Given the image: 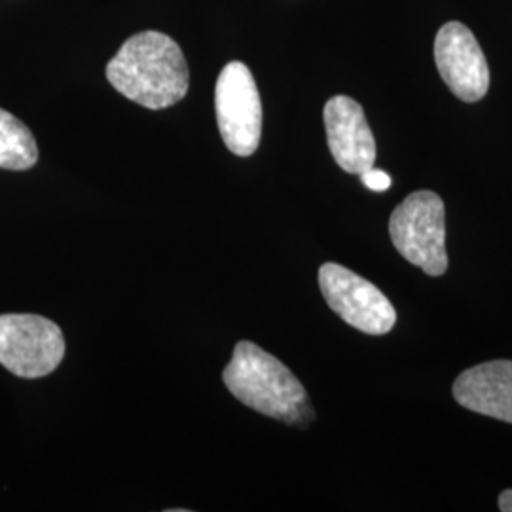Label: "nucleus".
I'll list each match as a JSON object with an SVG mask.
<instances>
[{
	"mask_svg": "<svg viewBox=\"0 0 512 512\" xmlns=\"http://www.w3.org/2000/svg\"><path fill=\"white\" fill-rule=\"evenodd\" d=\"M107 78L116 92L150 110L173 107L184 99L190 86L181 46L158 31L128 38L110 59Z\"/></svg>",
	"mask_w": 512,
	"mask_h": 512,
	"instance_id": "f257e3e1",
	"label": "nucleus"
},
{
	"mask_svg": "<svg viewBox=\"0 0 512 512\" xmlns=\"http://www.w3.org/2000/svg\"><path fill=\"white\" fill-rule=\"evenodd\" d=\"M222 380L239 403L268 418L302 427L313 420L304 385L279 359L253 342L243 340L236 344Z\"/></svg>",
	"mask_w": 512,
	"mask_h": 512,
	"instance_id": "f03ea898",
	"label": "nucleus"
},
{
	"mask_svg": "<svg viewBox=\"0 0 512 512\" xmlns=\"http://www.w3.org/2000/svg\"><path fill=\"white\" fill-rule=\"evenodd\" d=\"M389 236L397 251L425 274L439 277L446 272V209L439 194H410L391 213Z\"/></svg>",
	"mask_w": 512,
	"mask_h": 512,
	"instance_id": "7ed1b4c3",
	"label": "nucleus"
},
{
	"mask_svg": "<svg viewBox=\"0 0 512 512\" xmlns=\"http://www.w3.org/2000/svg\"><path fill=\"white\" fill-rule=\"evenodd\" d=\"M65 357V338L54 321L35 313L0 315V365L19 378L52 374Z\"/></svg>",
	"mask_w": 512,
	"mask_h": 512,
	"instance_id": "20e7f679",
	"label": "nucleus"
},
{
	"mask_svg": "<svg viewBox=\"0 0 512 512\" xmlns=\"http://www.w3.org/2000/svg\"><path fill=\"white\" fill-rule=\"evenodd\" d=\"M215 109L228 150L241 158L253 156L262 135V103L255 78L241 61H232L220 71Z\"/></svg>",
	"mask_w": 512,
	"mask_h": 512,
	"instance_id": "39448f33",
	"label": "nucleus"
},
{
	"mask_svg": "<svg viewBox=\"0 0 512 512\" xmlns=\"http://www.w3.org/2000/svg\"><path fill=\"white\" fill-rule=\"evenodd\" d=\"M319 287L330 310L353 329L382 336L397 323V313L387 296L365 277L340 264L327 262L319 268Z\"/></svg>",
	"mask_w": 512,
	"mask_h": 512,
	"instance_id": "423d86ee",
	"label": "nucleus"
},
{
	"mask_svg": "<svg viewBox=\"0 0 512 512\" xmlns=\"http://www.w3.org/2000/svg\"><path fill=\"white\" fill-rule=\"evenodd\" d=\"M435 61L442 80L465 103L480 101L490 88V69L473 31L459 21L440 27Z\"/></svg>",
	"mask_w": 512,
	"mask_h": 512,
	"instance_id": "0eeeda50",
	"label": "nucleus"
},
{
	"mask_svg": "<svg viewBox=\"0 0 512 512\" xmlns=\"http://www.w3.org/2000/svg\"><path fill=\"white\" fill-rule=\"evenodd\" d=\"M325 129L330 152L346 173L361 175L376 162V141L366 122L365 110L348 95H336L327 101Z\"/></svg>",
	"mask_w": 512,
	"mask_h": 512,
	"instance_id": "6e6552de",
	"label": "nucleus"
},
{
	"mask_svg": "<svg viewBox=\"0 0 512 512\" xmlns=\"http://www.w3.org/2000/svg\"><path fill=\"white\" fill-rule=\"evenodd\" d=\"M463 408L512 423V361H490L467 368L454 384Z\"/></svg>",
	"mask_w": 512,
	"mask_h": 512,
	"instance_id": "1a4fd4ad",
	"label": "nucleus"
},
{
	"mask_svg": "<svg viewBox=\"0 0 512 512\" xmlns=\"http://www.w3.org/2000/svg\"><path fill=\"white\" fill-rule=\"evenodd\" d=\"M38 162L35 135L8 110L0 109V169L25 171Z\"/></svg>",
	"mask_w": 512,
	"mask_h": 512,
	"instance_id": "9d476101",
	"label": "nucleus"
},
{
	"mask_svg": "<svg viewBox=\"0 0 512 512\" xmlns=\"http://www.w3.org/2000/svg\"><path fill=\"white\" fill-rule=\"evenodd\" d=\"M361 181L365 184L366 188L374 190V192H385L391 186V177L382 171V169H366L365 173H361Z\"/></svg>",
	"mask_w": 512,
	"mask_h": 512,
	"instance_id": "9b49d317",
	"label": "nucleus"
},
{
	"mask_svg": "<svg viewBox=\"0 0 512 512\" xmlns=\"http://www.w3.org/2000/svg\"><path fill=\"white\" fill-rule=\"evenodd\" d=\"M499 509L503 512H512V490H505L499 495Z\"/></svg>",
	"mask_w": 512,
	"mask_h": 512,
	"instance_id": "f8f14e48",
	"label": "nucleus"
}]
</instances>
